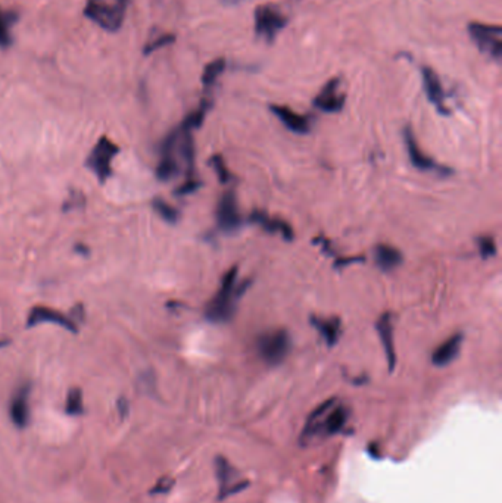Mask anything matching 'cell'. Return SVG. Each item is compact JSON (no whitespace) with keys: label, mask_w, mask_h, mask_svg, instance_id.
<instances>
[{"label":"cell","mask_w":502,"mask_h":503,"mask_svg":"<svg viewBox=\"0 0 502 503\" xmlns=\"http://www.w3.org/2000/svg\"><path fill=\"white\" fill-rule=\"evenodd\" d=\"M210 108H211V102L208 99H203L201 102V105L198 106V109L190 112L180 127H182L183 130H187V131L196 130V128H199L203 124L205 117H207Z\"/></svg>","instance_id":"cell-22"},{"label":"cell","mask_w":502,"mask_h":503,"mask_svg":"<svg viewBox=\"0 0 502 503\" xmlns=\"http://www.w3.org/2000/svg\"><path fill=\"white\" fill-rule=\"evenodd\" d=\"M290 349V334L281 328L265 331L256 340V351L264 362L272 367L280 365L289 356Z\"/></svg>","instance_id":"cell-4"},{"label":"cell","mask_w":502,"mask_h":503,"mask_svg":"<svg viewBox=\"0 0 502 503\" xmlns=\"http://www.w3.org/2000/svg\"><path fill=\"white\" fill-rule=\"evenodd\" d=\"M376 330L379 333V339L383 346V352L388 360L389 371H393L396 367V351H395V340H393V321L392 314L384 312L376 322Z\"/></svg>","instance_id":"cell-15"},{"label":"cell","mask_w":502,"mask_h":503,"mask_svg":"<svg viewBox=\"0 0 502 503\" xmlns=\"http://www.w3.org/2000/svg\"><path fill=\"white\" fill-rule=\"evenodd\" d=\"M118 153L120 147L111 138L100 137L87 157L86 166L93 171L100 183H105L112 175V161Z\"/></svg>","instance_id":"cell-5"},{"label":"cell","mask_w":502,"mask_h":503,"mask_svg":"<svg viewBox=\"0 0 502 503\" xmlns=\"http://www.w3.org/2000/svg\"><path fill=\"white\" fill-rule=\"evenodd\" d=\"M311 326L320 333L321 337L327 343V346L333 347L340 339L342 326L338 318H318L311 317Z\"/></svg>","instance_id":"cell-19"},{"label":"cell","mask_w":502,"mask_h":503,"mask_svg":"<svg viewBox=\"0 0 502 503\" xmlns=\"http://www.w3.org/2000/svg\"><path fill=\"white\" fill-rule=\"evenodd\" d=\"M79 317L77 318V322H81L84 319V311H83V305H77L75 308H72L71 311V317Z\"/></svg>","instance_id":"cell-34"},{"label":"cell","mask_w":502,"mask_h":503,"mask_svg":"<svg viewBox=\"0 0 502 503\" xmlns=\"http://www.w3.org/2000/svg\"><path fill=\"white\" fill-rule=\"evenodd\" d=\"M462 342H464V335H462V333H455L450 335V337H448L444 343H441L433 351V353L430 356L432 364L434 367L449 365L453 360L457 359L458 353L461 351Z\"/></svg>","instance_id":"cell-17"},{"label":"cell","mask_w":502,"mask_h":503,"mask_svg":"<svg viewBox=\"0 0 502 503\" xmlns=\"http://www.w3.org/2000/svg\"><path fill=\"white\" fill-rule=\"evenodd\" d=\"M226 65H227L226 59L224 58H218V59L212 61L211 63H208L207 67H205L203 74H202V84H203L205 88H211L217 83L218 77H220L224 72Z\"/></svg>","instance_id":"cell-24"},{"label":"cell","mask_w":502,"mask_h":503,"mask_svg":"<svg viewBox=\"0 0 502 503\" xmlns=\"http://www.w3.org/2000/svg\"><path fill=\"white\" fill-rule=\"evenodd\" d=\"M74 252H75V253H80V255H83V256H88V255H90V249L86 246V244H83V243L74 244Z\"/></svg>","instance_id":"cell-35"},{"label":"cell","mask_w":502,"mask_h":503,"mask_svg":"<svg viewBox=\"0 0 502 503\" xmlns=\"http://www.w3.org/2000/svg\"><path fill=\"white\" fill-rule=\"evenodd\" d=\"M174 42H175V35L174 34H171V33L161 34V35H158L157 38H153V40H150L149 43H146L143 46V55L149 56L152 54H155V51L173 45Z\"/></svg>","instance_id":"cell-27"},{"label":"cell","mask_w":502,"mask_h":503,"mask_svg":"<svg viewBox=\"0 0 502 503\" xmlns=\"http://www.w3.org/2000/svg\"><path fill=\"white\" fill-rule=\"evenodd\" d=\"M255 34L267 43H273L277 34L288 25V17L273 5H261L255 9Z\"/></svg>","instance_id":"cell-6"},{"label":"cell","mask_w":502,"mask_h":503,"mask_svg":"<svg viewBox=\"0 0 502 503\" xmlns=\"http://www.w3.org/2000/svg\"><path fill=\"white\" fill-rule=\"evenodd\" d=\"M30 393L31 385L29 383L21 384L10 399L9 415L15 427L25 429L30 422Z\"/></svg>","instance_id":"cell-12"},{"label":"cell","mask_w":502,"mask_h":503,"mask_svg":"<svg viewBox=\"0 0 502 503\" xmlns=\"http://www.w3.org/2000/svg\"><path fill=\"white\" fill-rule=\"evenodd\" d=\"M479 253L483 260H491L496 255V243L491 236H482L478 239Z\"/></svg>","instance_id":"cell-28"},{"label":"cell","mask_w":502,"mask_h":503,"mask_svg":"<svg viewBox=\"0 0 502 503\" xmlns=\"http://www.w3.org/2000/svg\"><path fill=\"white\" fill-rule=\"evenodd\" d=\"M421 77H423L424 92H426L429 102L439 113L449 115V109L445 102V92H444V87H442L439 77H437V74L429 67H424L421 70Z\"/></svg>","instance_id":"cell-14"},{"label":"cell","mask_w":502,"mask_h":503,"mask_svg":"<svg viewBox=\"0 0 502 503\" xmlns=\"http://www.w3.org/2000/svg\"><path fill=\"white\" fill-rule=\"evenodd\" d=\"M249 219H251V223L258 224L269 234H280L286 241H292L295 239L293 228L286 221H283V219H280V218L279 219L272 218L269 215H267L265 212L253 211L249 215Z\"/></svg>","instance_id":"cell-18"},{"label":"cell","mask_w":502,"mask_h":503,"mask_svg":"<svg viewBox=\"0 0 502 503\" xmlns=\"http://www.w3.org/2000/svg\"><path fill=\"white\" fill-rule=\"evenodd\" d=\"M157 178L161 182H168L178 174V163L174 158V153H162L161 161L157 166Z\"/></svg>","instance_id":"cell-23"},{"label":"cell","mask_w":502,"mask_h":503,"mask_svg":"<svg viewBox=\"0 0 502 503\" xmlns=\"http://www.w3.org/2000/svg\"><path fill=\"white\" fill-rule=\"evenodd\" d=\"M128 3L130 0H115L113 3H108L107 0H87L83 14L105 31L117 33L123 27Z\"/></svg>","instance_id":"cell-3"},{"label":"cell","mask_w":502,"mask_h":503,"mask_svg":"<svg viewBox=\"0 0 502 503\" xmlns=\"http://www.w3.org/2000/svg\"><path fill=\"white\" fill-rule=\"evenodd\" d=\"M215 467H217L218 486H220V495H218V499H224L228 495H235L244 487L239 472L231 467L224 458L218 456L215 461Z\"/></svg>","instance_id":"cell-13"},{"label":"cell","mask_w":502,"mask_h":503,"mask_svg":"<svg viewBox=\"0 0 502 503\" xmlns=\"http://www.w3.org/2000/svg\"><path fill=\"white\" fill-rule=\"evenodd\" d=\"M15 12L0 8V49H8L14 43L10 35V27L17 22Z\"/></svg>","instance_id":"cell-21"},{"label":"cell","mask_w":502,"mask_h":503,"mask_svg":"<svg viewBox=\"0 0 502 503\" xmlns=\"http://www.w3.org/2000/svg\"><path fill=\"white\" fill-rule=\"evenodd\" d=\"M9 343H10V340H8V339L0 340V349H3V347H6Z\"/></svg>","instance_id":"cell-37"},{"label":"cell","mask_w":502,"mask_h":503,"mask_svg":"<svg viewBox=\"0 0 502 503\" xmlns=\"http://www.w3.org/2000/svg\"><path fill=\"white\" fill-rule=\"evenodd\" d=\"M404 143H405V147H407L408 159H409L411 165L416 168V170L429 171V173H439L441 175H446V174L453 173L449 170V168H445V166H441L439 163H436L430 157H428V154L421 150V147L417 143L413 130H411V127L404 128Z\"/></svg>","instance_id":"cell-8"},{"label":"cell","mask_w":502,"mask_h":503,"mask_svg":"<svg viewBox=\"0 0 502 503\" xmlns=\"http://www.w3.org/2000/svg\"><path fill=\"white\" fill-rule=\"evenodd\" d=\"M347 417H350L347 408L336 404V399H330L321 404L308 418L302 431V438L311 440L318 436L338 434L345 427Z\"/></svg>","instance_id":"cell-2"},{"label":"cell","mask_w":502,"mask_h":503,"mask_svg":"<svg viewBox=\"0 0 502 503\" xmlns=\"http://www.w3.org/2000/svg\"><path fill=\"white\" fill-rule=\"evenodd\" d=\"M375 261L382 271L388 273V271H392L402 264L404 256L396 248L389 246V244H377L375 248Z\"/></svg>","instance_id":"cell-20"},{"label":"cell","mask_w":502,"mask_h":503,"mask_svg":"<svg viewBox=\"0 0 502 503\" xmlns=\"http://www.w3.org/2000/svg\"><path fill=\"white\" fill-rule=\"evenodd\" d=\"M210 163H211V166L214 168V171H215L218 179H220V183L227 184V183L230 182V179H231V174H230V171L227 170V166H226V162H224L223 157H220V154H215V157H212V159H211Z\"/></svg>","instance_id":"cell-29"},{"label":"cell","mask_w":502,"mask_h":503,"mask_svg":"<svg viewBox=\"0 0 502 503\" xmlns=\"http://www.w3.org/2000/svg\"><path fill=\"white\" fill-rule=\"evenodd\" d=\"M242 2H246V0H221V3L226 5V6H235V5H239Z\"/></svg>","instance_id":"cell-36"},{"label":"cell","mask_w":502,"mask_h":503,"mask_svg":"<svg viewBox=\"0 0 502 503\" xmlns=\"http://www.w3.org/2000/svg\"><path fill=\"white\" fill-rule=\"evenodd\" d=\"M43 322H50V324L61 326L62 328H65L71 333H79V327H77V322L72 318L55 311L52 308L34 306L27 317V328L40 326Z\"/></svg>","instance_id":"cell-10"},{"label":"cell","mask_w":502,"mask_h":503,"mask_svg":"<svg viewBox=\"0 0 502 503\" xmlns=\"http://www.w3.org/2000/svg\"><path fill=\"white\" fill-rule=\"evenodd\" d=\"M86 205V196L83 195L81 191H71L68 199L63 202L62 211L63 212H70V211H75L79 208H83Z\"/></svg>","instance_id":"cell-30"},{"label":"cell","mask_w":502,"mask_h":503,"mask_svg":"<svg viewBox=\"0 0 502 503\" xmlns=\"http://www.w3.org/2000/svg\"><path fill=\"white\" fill-rule=\"evenodd\" d=\"M117 409H118V415L121 420L127 418L128 414H130V404L125 397H120L117 401Z\"/></svg>","instance_id":"cell-32"},{"label":"cell","mask_w":502,"mask_h":503,"mask_svg":"<svg viewBox=\"0 0 502 503\" xmlns=\"http://www.w3.org/2000/svg\"><path fill=\"white\" fill-rule=\"evenodd\" d=\"M339 87H340L339 79H331L329 83H326L324 87L321 88V92L313 100L314 106L326 113L340 112L345 106L346 96L339 92Z\"/></svg>","instance_id":"cell-11"},{"label":"cell","mask_w":502,"mask_h":503,"mask_svg":"<svg viewBox=\"0 0 502 503\" xmlns=\"http://www.w3.org/2000/svg\"><path fill=\"white\" fill-rule=\"evenodd\" d=\"M173 481L171 480H161L158 486L153 488V493H166L171 488Z\"/></svg>","instance_id":"cell-33"},{"label":"cell","mask_w":502,"mask_h":503,"mask_svg":"<svg viewBox=\"0 0 502 503\" xmlns=\"http://www.w3.org/2000/svg\"><path fill=\"white\" fill-rule=\"evenodd\" d=\"M152 208L155 209V212L164 219V221H166L168 224L178 223L180 212L166 200H164L161 198H155L152 200Z\"/></svg>","instance_id":"cell-25"},{"label":"cell","mask_w":502,"mask_h":503,"mask_svg":"<svg viewBox=\"0 0 502 503\" xmlns=\"http://www.w3.org/2000/svg\"><path fill=\"white\" fill-rule=\"evenodd\" d=\"M269 111L276 115L277 120H280V122L285 125L289 131L295 134H308L311 131V120L308 118L306 115H301L293 109L281 105H272Z\"/></svg>","instance_id":"cell-16"},{"label":"cell","mask_w":502,"mask_h":503,"mask_svg":"<svg viewBox=\"0 0 502 503\" xmlns=\"http://www.w3.org/2000/svg\"><path fill=\"white\" fill-rule=\"evenodd\" d=\"M217 224L224 233H233L242 225V216L233 190L226 191L221 199L218 200Z\"/></svg>","instance_id":"cell-9"},{"label":"cell","mask_w":502,"mask_h":503,"mask_svg":"<svg viewBox=\"0 0 502 503\" xmlns=\"http://www.w3.org/2000/svg\"><path fill=\"white\" fill-rule=\"evenodd\" d=\"M469 34L474 45L482 54L491 59L499 61L502 56V30L498 25H487L482 22H471L469 25Z\"/></svg>","instance_id":"cell-7"},{"label":"cell","mask_w":502,"mask_h":503,"mask_svg":"<svg viewBox=\"0 0 502 503\" xmlns=\"http://www.w3.org/2000/svg\"><path fill=\"white\" fill-rule=\"evenodd\" d=\"M201 186H202V183L199 182L198 178H195V177H189L182 186L175 189V195H177V196L191 195V193H195V191H196Z\"/></svg>","instance_id":"cell-31"},{"label":"cell","mask_w":502,"mask_h":503,"mask_svg":"<svg viewBox=\"0 0 502 503\" xmlns=\"http://www.w3.org/2000/svg\"><path fill=\"white\" fill-rule=\"evenodd\" d=\"M237 274L239 268H230L221 278V285L218 287L217 293L211 302L205 309V317L214 324H224L228 322L235 315L236 301L240 298L242 293L251 285L249 281H244L242 286H237Z\"/></svg>","instance_id":"cell-1"},{"label":"cell","mask_w":502,"mask_h":503,"mask_svg":"<svg viewBox=\"0 0 502 503\" xmlns=\"http://www.w3.org/2000/svg\"><path fill=\"white\" fill-rule=\"evenodd\" d=\"M65 412L68 415L79 417L84 414V404H83V392L79 387H74L68 392L67 402H65Z\"/></svg>","instance_id":"cell-26"}]
</instances>
